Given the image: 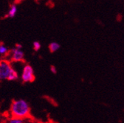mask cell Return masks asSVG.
<instances>
[{
	"instance_id": "cell-8",
	"label": "cell",
	"mask_w": 124,
	"mask_h": 123,
	"mask_svg": "<svg viewBox=\"0 0 124 123\" xmlns=\"http://www.w3.org/2000/svg\"><path fill=\"white\" fill-rule=\"evenodd\" d=\"M9 123H24V120L22 118L13 116V118L10 119Z\"/></svg>"
},
{
	"instance_id": "cell-10",
	"label": "cell",
	"mask_w": 124,
	"mask_h": 123,
	"mask_svg": "<svg viewBox=\"0 0 124 123\" xmlns=\"http://www.w3.org/2000/svg\"><path fill=\"white\" fill-rule=\"evenodd\" d=\"M41 47V44L39 41H34L33 42V50L35 51H39Z\"/></svg>"
},
{
	"instance_id": "cell-6",
	"label": "cell",
	"mask_w": 124,
	"mask_h": 123,
	"mask_svg": "<svg viewBox=\"0 0 124 123\" xmlns=\"http://www.w3.org/2000/svg\"><path fill=\"white\" fill-rule=\"evenodd\" d=\"M17 13V7L15 5H13L9 11H8V16L7 17H10V18H13L15 16H16V14Z\"/></svg>"
},
{
	"instance_id": "cell-5",
	"label": "cell",
	"mask_w": 124,
	"mask_h": 123,
	"mask_svg": "<svg viewBox=\"0 0 124 123\" xmlns=\"http://www.w3.org/2000/svg\"><path fill=\"white\" fill-rule=\"evenodd\" d=\"M61 47V46L57 42H51L49 45V50L51 52H57Z\"/></svg>"
},
{
	"instance_id": "cell-12",
	"label": "cell",
	"mask_w": 124,
	"mask_h": 123,
	"mask_svg": "<svg viewBox=\"0 0 124 123\" xmlns=\"http://www.w3.org/2000/svg\"><path fill=\"white\" fill-rule=\"evenodd\" d=\"M16 48L21 50V49L22 48V44H20V43H16Z\"/></svg>"
},
{
	"instance_id": "cell-11",
	"label": "cell",
	"mask_w": 124,
	"mask_h": 123,
	"mask_svg": "<svg viewBox=\"0 0 124 123\" xmlns=\"http://www.w3.org/2000/svg\"><path fill=\"white\" fill-rule=\"evenodd\" d=\"M50 71L53 74H56L57 73V69L55 66H50Z\"/></svg>"
},
{
	"instance_id": "cell-1",
	"label": "cell",
	"mask_w": 124,
	"mask_h": 123,
	"mask_svg": "<svg viewBox=\"0 0 124 123\" xmlns=\"http://www.w3.org/2000/svg\"><path fill=\"white\" fill-rule=\"evenodd\" d=\"M10 112L13 117L26 118L30 116V107L27 101L22 99L13 101L10 107Z\"/></svg>"
},
{
	"instance_id": "cell-2",
	"label": "cell",
	"mask_w": 124,
	"mask_h": 123,
	"mask_svg": "<svg viewBox=\"0 0 124 123\" xmlns=\"http://www.w3.org/2000/svg\"><path fill=\"white\" fill-rule=\"evenodd\" d=\"M13 68L7 60L0 61V80H8Z\"/></svg>"
},
{
	"instance_id": "cell-3",
	"label": "cell",
	"mask_w": 124,
	"mask_h": 123,
	"mask_svg": "<svg viewBox=\"0 0 124 123\" xmlns=\"http://www.w3.org/2000/svg\"><path fill=\"white\" fill-rule=\"evenodd\" d=\"M22 80L24 83H31L35 80L34 71L33 67L30 65H26L22 71Z\"/></svg>"
},
{
	"instance_id": "cell-9",
	"label": "cell",
	"mask_w": 124,
	"mask_h": 123,
	"mask_svg": "<svg viewBox=\"0 0 124 123\" xmlns=\"http://www.w3.org/2000/svg\"><path fill=\"white\" fill-rule=\"evenodd\" d=\"M8 51V49L7 47H5L3 44H0V54H2V55L6 54Z\"/></svg>"
},
{
	"instance_id": "cell-7",
	"label": "cell",
	"mask_w": 124,
	"mask_h": 123,
	"mask_svg": "<svg viewBox=\"0 0 124 123\" xmlns=\"http://www.w3.org/2000/svg\"><path fill=\"white\" fill-rule=\"evenodd\" d=\"M18 78H19V75H18L17 72L13 69L12 71H11V72H10V74L8 76V80H16L18 79Z\"/></svg>"
},
{
	"instance_id": "cell-4",
	"label": "cell",
	"mask_w": 124,
	"mask_h": 123,
	"mask_svg": "<svg viewBox=\"0 0 124 123\" xmlns=\"http://www.w3.org/2000/svg\"><path fill=\"white\" fill-rule=\"evenodd\" d=\"M11 52H12V60L13 61H16V62L23 61L24 57V54L23 51L15 47L11 50Z\"/></svg>"
}]
</instances>
